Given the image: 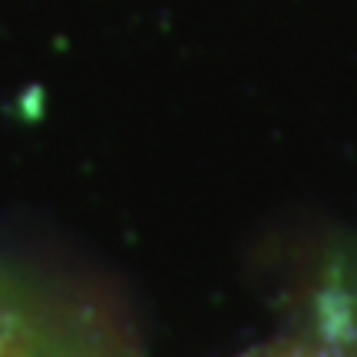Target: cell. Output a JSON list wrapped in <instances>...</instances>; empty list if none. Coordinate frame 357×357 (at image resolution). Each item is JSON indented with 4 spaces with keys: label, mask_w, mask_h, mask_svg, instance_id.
<instances>
[{
    "label": "cell",
    "mask_w": 357,
    "mask_h": 357,
    "mask_svg": "<svg viewBox=\"0 0 357 357\" xmlns=\"http://www.w3.org/2000/svg\"><path fill=\"white\" fill-rule=\"evenodd\" d=\"M0 357H119L37 288L0 271Z\"/></svg>",
    "instance_id": "6da1fadb"
},
{
    "label": "cell",
    "mask_w": 357,
    "mask_h": 357,
    "mask_svg": "<svg viewBox=\"0 0 357 357\" xmlns=\"http://www.w3.org/2000/svg\"><path fill=\"white\" fill-rule=\"evenodd\" d=\"M258 357H321V354H311V351H268V354Z\"/></svg>",
    "instance_id": "7a4b0ae2"
}]
</instances>
